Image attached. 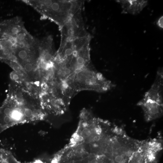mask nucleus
Here are the masks:
<instances>
[{
  "mask_svg": "<svg viewBox=\"0 0 163 163\" xmlns=\"http://www.w3.org/2000/svg\"><path fill=\"white\" fill-rule=\"evenodd\" d=\"M0 163H20L9 151L0 147Z\"/></svg>",
  "mask_w": 163,
  "mask_h": 163,
  "instance_id": "6",
  "label": "nucleus"
},
{
  "mask_svg": "<svg viewBox=\"0 0 163 163\" xmlns=\"http://www.w3.org/2000/svg\"><path fill=\"white\" fill-rule=\"evenodd\" d=\"M163 71L158 69L155 79L137 103L142 109L145 119L150 120L160 117L163 113Z\"/></svg>",
  "mask_w": 163,
  "mask_h": 163,
  "instance_id": "4",
  "label": "nucleus"
},
{
  "mask_svg": "<svg viewBox=\"0 0 163 163\" xmlns=\"http://www.w3.org/2000/svg\"><path fill=\"white\" fill-rule=\"evenodd\" d=\"M39 40L26 29L22 19L16 16L0 21V60L10 66L17 59L38 50Z\"/></svg>",
  "mask_w": 163,
  "mask_h": 163,
  "instance_id": "2",
  "label": "nucleus"
},
{
  "mask_svg": "<svg viewBox=\"0 0 163 163\" xmlns=\"http://www.w3.org/2000/svg\"><path fill=\"white\" fill-rule=\"evenodd\" d=\"M157 25L159 27L163 28V16H161L157 20L156 22Z\"/></svg>",
  "mask_w": 163,
  "mask_h": 163,
  "instance_id": "8",
  "label": "nucleus"
},
{
  "mask_svg": "<svg viewBox=\"0 0 163 163\" xmlns=\"http://www.w3.org/2000/svg\"><path fill=\"white\" fill-rule=\"evenodd\" d=\"M88 163H94L92 162H89Z\"/></svg>",
  "mask_w": 163,
  "mask_h": 163,
  "instance_id": "9",
  "label": "nucleus"
},
{
  "mask_svg": "<svg viewBox=\"0 0 163 163\" xmlns=\"http://www.w3.org/2000/svg\"><path fill=\"white\" fill-rule=\"evenodd\" d=\"M43 18L56 24L60 29L81 13L82 2L76 0H22Z\"/></svg>",
  "mask_w": 163,
  "mask_h": 163,
  "instance_id": "3",
  "label": "nucleus"
},
{
  "mask_svg": "<svg viewBox=\"0 0 163 163\" xmlns=\"http://www.w3.org/2000/svg\"><path fill=\"white\" fill-rule=\"evenodd\" d=\"M114 160L117 163H123L124 161L123 157L120 155H116L115 157Z\"/></svg>",
  "mask_w": 163,
  "mask_h": 163,
  "instance_id": "7",
  "label": "nucleus"
},
{
  "mask_svg": "<svg viewBox=\"0 0 163 163\" xmlns=\"http://www.w3.org/2000/svg\"><path fill=\"white\" fill-rule=\"evenodd\" d=\"M47 114L40 98L20 86H10L0 107V134L14 126L44 120Z\"/></svg>",
  "mask_w": 163,
  "mask_h": 163,
  "instance_id": "1",
  "label": "nucleus"
},
{
  "mask_svg": "<svg viewBox=\"0 0 163 163\" xmlns=\"http://www.w3.org/2000/svg\"><path fill=\"white\" fill-rule=\"evenodd\" d=\"M122 8V13L135 15L139 13L148 4L147 0H117Z\"/></svg>",
  "mask_w": 163,
  "mask_h": 163,
  "instance_id": "5",
  "label": "nucleus"
}]
</instances>
